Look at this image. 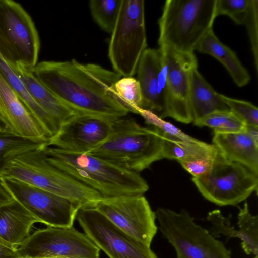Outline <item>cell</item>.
<instances>
[{
	"mask_svg": "<svg viewBox=\"0 0 258 258\" xmlns=\"http://www.w3.org/2000/svg\"><path fill=\"white\" fill-rule=\"evenodd\" d=\"M32 73L77 114L118 118L129 112L116 95L114 85L121 77L114 71L73 59L41 61Z\"/></svg>",
	"mask_w": 258,
	"mask_h": 258,
	"instance_id": "1",
	"label": "cell"
},
{
	"mask_svg": "<svg viewBox=\"0 0 258 258\" xmlns=\"http://www.w3.org/2000/svg\"><path fill=\"white\" fill-rule=\"evenodd\" d=\"M43 150L49 163L97 191L102 198L144 195L149 189L139 173L122 169L87 153L47 146Z\"/></svg>",
	"mask_w": 258,
	"mask_h": 258,
	"instance_id": "2",
	"label": "cell"
},
{
	"mask_svg": "<svg viewBox=\"0 0 258 258\" xmlns=\"http://www.w3.org/2000/svg\"><path fill=\"white\" fill-rule=\"evenodd\" d=\"M86 153L140 174L163 159L162 132L142 127L131 118H116L108 138Z\"/></svg>",
	"mask_w": 258,
	"mask_h": 258,
	"instance_id": "3",
	"label": "cell"
},
{
	"mask_svg": "<svg viewBox=\"0 0 258 258\" xmlns=\"http://www.w3.org/2000/svg\"><path fill=\"white\" fill-rule=\"evenodd\" d=\"M44 146L11 161L1 179H16L60 196L73 203L79 209L92 206L102 198L97 191L49 163L43 150Z\"/></svg>",
	"mask_w": 258,
	"mask_h": 258,
	"instance_id": "4",
	"label": "cell"
},
{
	"mask_svg": "<svg viewBox=\"0 0 258 258\" xmlns=\"http://www.w3.org/2000/svg\"><path fill=\"white\" fill-rule=\"evenodd\" d=\"M216 0H167L158 23L159 46L194 52L212 29Z\"/></svg>",
	"mask_w": 258,
	"mask_h": 258,
	"instance_id": "5",
	"label": "cell"
},
{
	"mask_svg": "<svg viewBox=\"0 0 258 258\" xmlns=\"http://www.w3.org/2000/svg\"><path fill=\"white\" fill-rule=\"evenodd\" d=\"M143 0H122L109 41L108 56L113 71L133 77L147 48Z\"/></svg>",
	"mask_w": 258,
	"mask_h": 258,
	"instance_id": "6",
	"label": "cell"
},
{
	"mask_svg": "<svg viewBox=\"0 0 258 258\" xmlns=\"http://www.w3.org/2000/svg\"><path fill=\"white\" fill-rule=\"evenodd\" d=\"M40 41L34 23L19 3L0 0V55L10 67L33 71Z\"/></svg>",
	"mask_w": 258,
	"mask_h": 258,
	"instance_id": "7",
	"label": "cell"
},
{
	"mask_svg": "<svg viewBox=\"0 0 258 258\" xmlns=\"http://www.w3.org/2000/svg\"><path fill=\"white\" fill-rule=\"evenodd\" d=\"M156 215L162 235L174 247L177 258H232L231 250L197 224L187 210L159 208Z\"/></svg>",
	"mask_w": 258,
	"mask_h": 258,
	"instance_id": "8",
	"label": "cell"
},
{
	"mask_svg": "<svg viewBox=\"0 0 258 258\" xmlns=\"http://www.w3.org/2000/svg\"><path fill=\"white\" fill-rule=\"evenodd\" d=\"M192 181L208 201L220 206H235L258 188V174L227 159L218 149L211 170Z\"/></svg>",
	"mask_w": 258,
	"mask_h": 258,
	"instance_id": "9",
	"label": "cell"
},
{
	"mask_svg": "<svg viewBox=\"0 0 258 258\" xmlns=\"http://www.w3.org/2000/svg\"><path fill=\"white\" fill-rule=\"evenodd\" d=\"M100 250L73 227L37 229L17 247L22 258H100Z\"/></svg>",
	"mask_w": 258,
	"mask_h": 258,
	"instance_id": "10",
	"label": "cell"
},
{
	"mask_svg": "<svg viewBox=\"0 0 258 258\" xmlns=\"http://www.w3.org/2000/svg\"><path fill=\"white\" fill-rule=\"evenodd\" d=\"M92 206L131 237L150 247L158 227L156 212L144 195L101 198Z\"/></svg>",
	"mask_w": 258,
	"mask_h": 258,
	"instance_id": "11",
	"label": "cell"
},
{
	"mask_svg": "<svg viewBox=\"0 0 258 258\" xmlns=\"http://www.w3.org/2000/svg\"><path fill=\"white\" fill-rule=\"evenodd\" d=\"M76 219L85 235L109 258H158L150 247L131 237L92 206L80 208Z\"/></svg>",
	"mask_w": 258,
	"mask_h": 258,
	"instance_id": "12",
	"label": "cell"
},
{
	"mask_svg": "<svg viewBox=\"0 0 258 258\" xmlns=\"http://www.w3.org/2000/svg\"><path fill=\"white\" fill-rule=\"evenodd\" d=\"M160 48L166 74V99L163 119L171 117L180 122H192L189 104L191 73L198 67L194 52H183L167 46Z\"/></svg>",
	"mask_w": 258,
	"mask_h": 258,
	"instance_id": "13",
	"label": "cell"
},
{
	"mask_svg": "<svg viewBox=\"0 0 258 258\" xmlns=\"http://www.w3.org/2000/svg\"><path fill=\"white\" fill-rule=\"evenodd\" d=\"M0 183L40 223L58 228L73 227L79 208L70 201L16 179L2 178Z\"/></svg>",
	"mask_w": 258,
	"mask_h": 258,
	"instance_id": "14",
	"label": "cell"
},
{
	"mask_svg": "<svg viewBox=\"0 0 258 258\" xmlns=\"http://www.w3.org/2000/svg\"><path fill=\"white\" fill-rule=\"evenodd\" d=\"M110 118L77 115L62 124L47 146L80 153H86L100 145L109 136L113 121Z\"/></svg>",
	"mask_w": 258,
	"mask_h": 258,
	"instance_id": "15",
	"label": "cell"
},
{
	"mask_svg": "<svg viewBox=\"0 0 258 258\" xmlns=\"http://www.w3.org/2000/svg\"><path fill=\"white\" fill-rule=\"evenodd\" d=\"M136 73L142 96L141 108L151 110L162 118L166 104V74L160 48L146 49Z\"/></svg>",
	"mask_w": 258,
	"mask_h": 258,
	"instance_id": "16",
	"label": "cell"
},
{
	"mask_svg": "<svg viewBox=\"0 0 258 258\" xmlns=\"http://www.w3.org/2000/svg\"><path fill=\"white\" fill-rule=\"evenodd\" d=\"M237 225L236 229L231 224L232 215L224 217L219 209L208 213L207 220L211 224L209 231L214 238L225 236L226 242L231 238H238L241 246L247 255L252 254L258 258V216H253L249 212L247 202H245L242 208L238 206Z\"/></svg>",
	"mask_w": 258,
	"mask_h": 258,
	"instance_id": "17",
	"label": "cell"
},
{
	"mask_svg": "<svg viewBox=\"0 0 258 258\" xmlns=\"http://www.w3.org/2000/svg\"><path fill=\"white\" fill-rule=\"evenodd\" d=\"M1 119L13 133L33 140L47 142L48 138L0 75Z\"/></svg>",
	"mask_w": 258,
	"mask_h": 258,
	"instance_id": "18",
	"label": "cell"
},
{
	"mask_svg": "<svg viewBox=\"0 0 258 258\" xmlns=\"http://www.w3.org/2000/svg\"><path fill=\"white\" fill-rule=\"evenodd\" d=\"M213 143L227 159L258 174V143L246 132H214Z\"/></svg>",
	"mask_w": 258,
	"mask_h": 258,
	"instance_id": "19",
	"label": "cell"
},
{
	"mask_svg": "<svg viewBox=\"0 0 258 258\" xmlns=\"http://www.w3.org/2000/svg\"><path fill=\"white\" fill-rule=\"evenodd\" d=\"M11 68L21 80L35 102L60 126L79 115L67 107L44 86L36 79L32 71L21 67Z\"/></svg>",
	"mask_w": 258,
	"mask_h": 258,
	"instance_id": "20",
	"label": "cell"
},
{
	"mask_svg": "<svg viewBox=\"0 0 258 258\" xmlns=\"http://www.w3.org/2000/svg\"><path fill=\"white\" fill-rule=\"evenodd\" d=\"M39 220L15 200L0 208V238L18 247L31 234Z\"/></svg>",
	"mask_w": 258,
	"mask_h": 258,
	"instance_id": "21",
	"label": "cell"
},
{
	"mask_svg": "<svg viewBox=\"0 0 258 258\" xmlns=\"http://www.w3.org/2000/svg\"><path fill=\"white\" fill-rule=\"evenodd\" d=\"M0 75L49 139L58 132L60 125L33 99L19 77L0 55Z\"/></svg>",
	"mask_w": 258,
	"mask_h": 258,
	"instance_id": "22",
	"label": "cell"
},
{
	"mask_svg": "<svg viewBox=\"0 0 258 258\" xmlns=\"http://www.w3.org/2000/svg\"><path fill=\"white\" fill-rule=\"evenodd\" d=\"M196 50L209 54L220 61L238 87L244 86L249 83L250 76L248 71L240 62L236 53L219 40L213 29L204 36Z\"/></svg>",
	"mask_w": 258,
	"mask_h": 258,
	"instance_id": "23",
	"label": "cell"
},
{
	"mask_svg": "<svg viewBox=\"0 0 258 258\" xmlns=\"http://www.w3.org/2000/svg\"><path fill=\"white\" fill-rule=\"evenodd\" d=\"M218 93L195 68L191 73L189 104L192 122L216 111L230 110Z\"/></svg>",
	"mask_w": 258,
	"mask_h": 258,
	"instance_id": "24",
	"label": "cell"
},
{
	"mask_svg": "<svg viewBox=\"0 0 258 258\" xmlns=\"http://www.w3.org/2000/svg\"><path fill=\"white\" fill-rule=\"evenodd\" d=\"M162 137L163 158L176 160L178 162L206 156L217 149L214 144L194 138L182 139L162 132Z\"/></svg>",
	"mask_w": 258,
	"mask_h": 258,
	"instance_id": "25",
	"label": "cell"
},
{
	"mask_svg": "<svg viewBox=\"0 0 258 258\" xmlns=\"http://www.w3.org/2000/svg\"><path fill=\"white\" fill-rule=\"evenodd\" d=\"M47 143L36 141L10 131L0 132V179L11 161L23 153L40 148Z\"/></svg>",
	"mask_w": 258,
	"mask_h": 258,
	"instance_id": "26",
	"label": "cell"
},
{
	"mask_svg": "<svg viewBox=\"0 0 258 258\" xmlns=\"http://www.w3.org/2000/svg\"><path fill=\"white\" fill-rule=\"evenodd\" d=\"M122 0H91L89 6L91 15L104 31L111 33L119 13Z\"/></svg>",
	"mask_w": 258,
	"mask_h": 258,
	"instance_id": "27",
	"label": "cell"
},
{
	"mask_svg": "<svg viewBox=\"0 0 258 258\" xmlns=\"http://www.w3.org/2000/svg\"><path fill=\"white\" fill-rule=\"evenodd\" d=\"M193 123L198 127H210L217 133L243 132L246 128V125L230 110L214 112Z\"/></svg>",
	"mask_w": 258,
	"mask_h": 258,
	"instance_id": "28",
	"label": "cell"
},
{
	"mask_svg": "<svg viewBox=\"0 0 258 258\" xmlns=\"http://www.w3.org/2000/svg\"><path fill=\"white\" fill-rule=\"evenodd\" d=\"M114 89L118 99L128 112L139 114L142 109V96L136 78L121 77L115 83Z\"/></svg>",
	"mask_w": 258,
	"mask_h": 258,
	"instance_id": "29",
	"label": "cell"
},
{
	"mask_svg": "<svg viewBox=\"0 0 258 258\" xmlns=\"http://www.w3.org/2000/svg\"><path fill=\"white\" fill-rule=\"evenodd\" d=\"M230 110L246 126L258 127V109L249 102L231 98L219 94Z\"/></svg>",
	"mask_w": 258,
	"mask_h": 258,
	"instance_id": "30",
	"label": "cell"
},
{
	"mask_svg": "<svg viewBox=\"0 0 258 258\" xmlns=\"http://www.w3.org/2000/svg\"><path fill=\"white\" fill-rule=\"evenodd\" d=\"M249 3L250 0H216L215 16L225 15L236 24L244 25Z\"/></svg>",
	"mask_w": 258,
	"mask_h": 258,
	"instance_id": "31",
	"label": "cell"
},
{
	"mask_svg": "<svg viewBox=\"0 0 258 258\" xmlns=\"http://www.w3.org/2000/svg\"><path fill=\"white\" fill-rule=\"evenodd\" d=\"M244 25H245L252 51L254 66L258 72V1L250 0L247 14Z\"/></svg>",
	"mask_w": 258,
	"mask_h": 258,
	"instance_id": "32",
	"label": "cell"
},
{
	"mask_svg": "<svg viewBox=\"0 0 258 258\" xmlns=\"http://www.w3.org/2000/svg\"><path fill=\"white\" fill-rule=\"evenodd\" d=\"M139 114L144 119L146 124L153 126L167 135L182 139H191L193 138L185 134L170 122L160 118L151 110L141 109Z\"/></svg>",
	"mask_w": 258,
	"mask_h": 258,
	"instance_id": "33",
	"label": "cell"
},
{
	"mask_svg": "<svg viewBox=\"0 0 258 258\" xmlns=\"http://www.w3.org/2000/svg\"><path fill=\"white\" fill-rule=\"evenodd\" d=\"M218 149L206 156L179 161L182 167L193 177H200L207 174L212 169Z\"/></svg>",
	"mask_w": 258,
	"mask_h": 258,
	"instance_id": "34",
	"label": "cell"
},
{
	"mask_svg": "<svg viewBox=\"0 0 258 258\" xmlns=\"http://www.w3.org/2000/svg\"><path fill=\"white\" fill-rule=\"evenodd\" d=\"M19 257L17 247L0 240V258Z\"/></svg>",
	"mask_w": 258,
	"mask_h": 258,
	"instance_id": "35",
	"label": "cell"
},
{
	"mask_svg": "<svg viewBox=\"0 0 258 258\" xmlns=\"http://www.w3.org/2000/svg\"><path fill=\"white\" fill-rule=\"evenodd\" d=\"M15 200L0 183V208L13 202Z\"/></svg>",
	"mask_w": 258,
	"mask_h": 258,
	"instance_id": "36",
	"label": "cell"
},
{
	"mask_svg": "<svg viewBox=\"0 0 258 258\" xmlns=\"http://www.w3.org/2000/svg\"><path fill=\"white\" fill-rule=\"evenodd\" d=\"M250 137L258 143V127L246 126V131Z\"/></svg>",
	"mask_w": 258,
	"mask_h": 258,
	"instance_id": "37",
	"label": "cell"
},
{
	"mask_svg": "<svg viewBox=\"0 0 258 258\" xmlns=\"http://www.w3.org/2000/svg\"><path fill=\"white\" fill-rule=\"evenodd\" d=\"M10 131L5 124L0 119V132ZM11 132V131H10Z\"/></svg>",
	"mask_w": 258,
	"mask_h": 258,
	"instance_id": "38",
	"label": "cell"
},
{
	"mask_svg": "<svg viewBox=\"0 0 258 258\" xmlns=\"http://www.w3.org/2000/svg\"><path fill=\"white\" fill-rule=\"evenodd\" d=\"M1 115H2V109H1V105H0V119L2 120V119H1Z\"/></svg>",
	"mask_w": 258,
	"mask_h": 258,
	"instance_id": "39",
	"label": "cell"
},
{
	"mask_svg": "<svg viewBox=\"0 0 258 258\" xmlns=\"http://www.w3.org/2000/svg\"><path fill=\"white\" fill-rule=\"evenodd\" d=\"M0 240L3 241L1 238H0Z\"/></svg>",
	"mask_w": 258,
	"mask_h": 258,
	"instance_id": "40",
	"label": "cell"
},
{
	"mask_svg": "<svg viewBox=\"0 0 258 258\" xmlns=\"http://www.w3.org/2000/svg\"><path fill=\"white\" fill-rule=\"evenodd\" d=\"M19 258H22V257H19Z\"/></svg>",
	"mask_w": 258,
	"mask_h": 258,
	"instance_id": "41",
	"label": "cell"
}]
</instances>
